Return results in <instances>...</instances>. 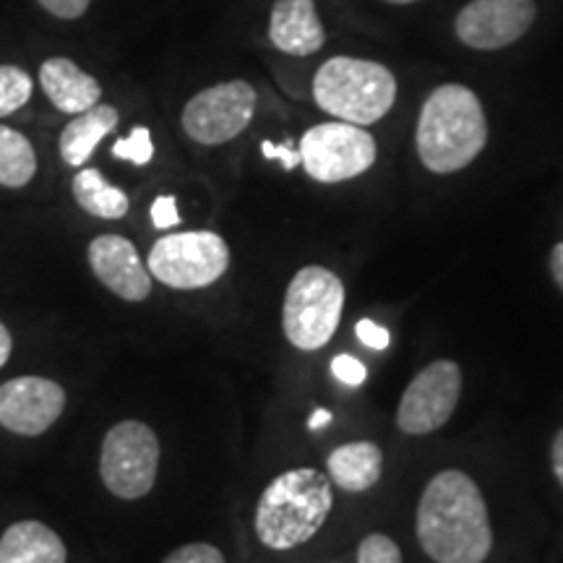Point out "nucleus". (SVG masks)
<instances>
[{"mask_svg": "<svg viewBox=\"0 0 563 563\" xmlns=\"http://www.w3.org/2000/svg\"><path fill=\"white\" fill-rule=\"evenodd\" d=\"M37 175V154L32 141L16 129L0 125V186L24 188Z\"/></svg>", "mask_w": 563, "mask_h": 563, "instance_id": "aec40b11", "label": "nucleus"}, {"mask_svg": "<svg viewBox=\"0 0 563 563\" xmlns=\"http://www.w3.org/2000/svg\"><path fill=\"white\" fill-rule=\"evenodd\" d=\"M313 100L336 121L373 125L397 102V79L384 63L336 55L313 76Z\"/></svg>", "mask_w": 563, "mask_h": 563, "instance_id": "20e7f679", "label": "nucleus"}, {"mask_svg": "<svg viewBox=\"0 0 563 563\" xmlns=\"http://www.w3.org/2000/svg\"><path fill=\"white\" fill-rule=\"evenodd\" d=\"M32 76L19 66H0V118L13 115L32 100Z\"/></svg>", "mask_w": 563, "mask_h": 563, "instance_id": "412c9836", "label": "nucleus"}, {"mask_svg": "<svg viewBox=\"0 0 563 563\" xmlns=\"http://www.w3.org/2000/svg\"><path fill=\"white\" fill-rule=\"evenodd\" d=\"M415 534L433 563H485L493 548L488 504L462 470H443L422 488Z\"/></svg>", "mask_w": 563, "mask_h": 563, "instance_id": "f257e3e1", "label": "nucleus"}, {"mask_svg": "<svg viewBox=\"0 0 563 563\" xmlns=\"http://www.w3.org/2000/svg\"><path fill=\"white\" fill-rule=\"evenodd\" d=\"M538 19L534 0H470L454 19V34L464 47L493 53L514 45Z\"/></svg>", "mask_w": 563, "mask_h": 563, "instance_id": "9b49d317", "label": "nucleus"}, {"mask_svg": "<svg viewBox=\"0 0 563 563\" xmlns=\"http://www.w3.org/2000/svg\"><path fill=\"white\" fill-rule=\"evenodd\" d=\"M159 473V439L146 422L121 420L110 428L100 452V477L112 496L139 501L152 493Z\"/></svg>", "mask_w": 563, "mask_h": 563, "instance_id": "0eeeda50", "label": "nucleus"}, {"mask_svg": "<svg viewBox=\"0 0 563 563\" xmlns=\"http://www.w3.org/2000/svg\"><path fill=\"white\" fill-rule=\"evenodd\" d=\"M384 3H391V5H410V3H418V0H384Z\"/></svg>", "mask_w": 563, "mask_h": 563, "instance_id": "72a5a7b5", "label": "nucleus"}, {"mask_svg": "<svg viewBox=\"0 0 563 563\" xmlns=\"http://www.w3.org/2000/svg\"><path fill=\"white\" fill-rule=\"evenodd\" d=\"M355 334L361 336V342L365 344V347H368V350H378V352L389 347V340H391L389 332H386V329L382 327V323L368 321V319L357 321Z\"/></svg>", "mask_w": 563, "mask_h": 563, "instance_id": "cd10ccee", "label": "nucleus"}, {"mask_svg": "<svg viewBox=\"0 0 563 563\" xmlns=\"http://www.w3.org/2000/svg\"><path fill=\"white\" fill-rule=\"evenodd\" d=\"M548 266H551L553 282L559 285V290L563 292V241L555 243L551 249V256H548Z\"/></svg>", "mask_w": 563, "mask_h": 563, "instance_id": "7c9ffc66", "label": "nucleus"}, {"mask_svg": "<svg viewBox=\"0 0 563 563\" xmlns=\"http://www.w3.org/2000/svg\"><path fill=\"white\" fill-rule=\"evenodd\" d=\"M327 422H332V412H329V410H316L311 415V420H308V428H311V431H319V428L327 426Z\"/></svg>", "mask_w": 563, "mask_h": 563, "instance_id": "473e14b6", "label": "nucleus"}, {"mask_svg": "<svg viewBox=\"0 0 563 563\" xmlns=\"http://www.w3.org/2000/svg\"><path fill=\"white\" fill-rule=\"evenodd\" d=\"M256 89L249 81L232 79L201 89L186 102L180 125L186 136L201 146H220L238 139L256 115Z\"/></svg>", "mask_w": 563, "mask_h": 563, "instance_id": "1a4fd4ad", "label": "nucleus"}, {"mask_svg": "<svg viewBox=\"0 0 563 563\" xmlns=\"http://www.w3.org/2000/svg\"><path fill=\"white\" fill-rule=\"evenodd\" d=\"M344 311V285L327 266H302L295 272L282 306L287 342L302 352H316L332 342Z\"/></svg>", "mask_w": 563, "mask_h": 563, "instance_id": "39448f33", "label": "nucleus"}, {"mask_svg": "<svg viewBox=\"0 0 563 563\" xmlns=\"http://www.w3.org/2000/svg\"><path fill=\"white\" fill-rule=\"evenodd\" d=\"M357 563H402V551L389 534L371 532L357 545Z\"/></svg>", "mask_w": 563, "mask_h": 563, "instance_id": "5701e85b", "label": "nucleus"}, {"mask_svg": "<svg viewBox=\"0 0 563 563\" xmlns=\"http://www.w3.org/2000/svg\"><path fill=\"white\" fill-rule=\"evenodd\" d=\"M332 373L340 382L350 386H361L365 382V376H368L365 365L361 361H355L352 355H336L332 361Z\"/></svg>", "mask_w": 563, "mask_h": 563, "instance_id": "bb28decb", "label": "nucleus"}, {"mask_svg": "<svg viewBox=\"0 0 563 563\" xmlns=\"http://www.w3.org/2000/svg\"><path fill=\"white\" fill-rule=\"evenodd\" d=\"M488 144V118L481 97L464 84H441L422 102L415 150L426 170L452 175L473 165Z\"/></svg>", "mask_w": 563, "mask_h": 563, "instance_id": "f03ea898", "label": "nucleus"}, {"mask_svg": "<svg viewBox=\"0 0 563 563\" xmlns=\"http://www.w3.org/2000/svg\"><path fill=\"white\" fill-rule=\"evenodd\" d=\"M551 467H553L555 481H559L563 488V428L555 433V439L551 443Z\"/></svg>", "mask_w": 563, "mask_h": 563, "instance_id": "c756f323", "label": "nucleus"}, {"mask_svg": "<svg viewBox=\"0 0 563 563\" xmlns=\"http://www.w3.org/2000/svg\"><path fill=\"white\" fill-rule=\"evenodd\" d=\"M152 214V224L157 230H173L180 224V214H178V201H175V196H157L150 209Z\"/></svg>", "mask_w": 563, "mask_h": 563, "instance_id": "393cba45", "label": "nucleus"}, {"mask_svg": "<svg viewBox=\"0 0 563 563\" xmlns=\"http://www.w3.org/2000/svg\"><path fill=\"white\" fill-rule=\"evenodd\" d=\"M70 191L79 207L91 217H100V220H123L129 214L131 201L125 191L118 186H112L110 180H104V175L95 167H81L74 175L70 183Z\"/></svg>", "mask_w": 563, "mask_h": 563, "instance_id": "6ab92c4d", "label": "nucleus"}, {"mask_svg": "<svg viewBox=\"0 0 563 563\" xmlns=\"http://www.w3.org/2000/svg\"><path fill=\"white\" fill-rule=\"evenodd\" d=\"M37 3L55 19L76 21L89 11L91 0H37Z\"/></svg>", "mask_w": 563, "mask_h": 563, "instance_id": "a878e982", "label": "nucleus"}, {"mask_svg": "<svg viewBox=\"0 0 563 563\" xmlns=\"http://www.w3.org/2000/svg\"><path fill=\"white\" fill-rule=\"evenodd\" d=\"M11 350H13L11 332H9V329H5V323L0 321V368H3V365L9 363V357H11Z\"/></svg>", "mask_w": 563, "mask_h": 563, "instance_id": "2f4dec72", "label": "nucleus"}, {"mask_svg": "<svg viewBox=\"0 0 563 563\" xmlns=\"http://www.w3.org/2000/svg\"><path fill=\"white\" fill-rule=\"evenodd\" d=\"M87 258L95 277L121 300L141 302L152 295V274L129 238L112 232L97 235L89 243Z\"/></svg>", "mask_w": 563, "mask_h": 563, "instance_id": "ddd939ff", "label": "nucleus"}, {"mask_svg": "<svg viewBox=\"0 0 563 563\" xmlns=\"http://www.w3.org/2000/svg\"><path fill=\"white\" fill-rule=\"evenodd\" d=\"M40 84L55 108L68 115L95 108L102 100V87L95 76L70 58H47L40 66Z\"/></svg>", "mask_w": 563, "mask_h": 563, "instance_id": "2eb2a0df", "label": "nucleus"}, {"mask_svg": "<svg viewBox=\"0 0 563 563\" xmlns=\"http://www.w3.org/2000/svg\"><path fill=\"white\" fill-rule=\"evenodd\" d=\"M269 42L279 53L308 58L319 53L327 32L313 0H274L269 13Z\"/></svg>", "mask_w": 563, "mask_h": 563, "instance_id": "4468645a", "label": "nucleus"}, {"mask_svg": "<svg viewBox=\"0 0 563 563\" xmlns=\"http://www.w3.org/2000/svg\"><path fill=\"white\" fill-rule=\"evenodd\" d=\"M152 279L173 290H201L230 269V249L211 230L162 235L150 251Z\"/></svg>", "mask_w": 563, "mask_h": 563, "instance_id": "423d86ee", "label": "nucleus"}, {"mask_svg": "<svg viewBox=\"0 0 563 563\" xmlns=\"http://www.w3.org/2000/svg\"><path fill=\"white\" fill-rule=\"evenodd\" d=\"M112 157L131 162V165H136V167L150 165L154 157V144H152L150 129H146V125H136V129L131 131L129 139H118L115 144H112Z\"/></svg>", "mask_w": 563, "mask_h": 563, "instance_id": "4be33fe9", "label": "nucleus"}, {"mask_svg": "<svg viewBox=\"0 0 563 563\" xmlns=\"http://www.w3.org/2000/svg\"><path fill=\"white\" fill-rule=\"evenodd\" d=\"M332 488L329 475L313 467H295L277 475L256 504V538L269 551H292L308 543L332 514Z\"/></svg>", "mask_w": 563, "mask_h": 563, "instance_id": "7ed1b4c3", "label": "nucleus"}, {"mask_svg": "<svg viewBox=\"0 0 563 563\" xmlns=\"http://www.w3.org/2000/svg\"><path fill=\"white\" fill-rule=\"evenodd\" d=\"M118 110L112 104H95V108L79 112L60 133V157L70 167H84L91 159L100 141L115 131Z\"/></svg>", "mask_w": 563, "mask_h": 563, "instance_id": "a211bd4d", "label": "nucleus"}, {"mask_svg": "<svg viewBox=\"0 0 563 563\" xmlns=\"http://www.w3.org/2000/svg\"><path fill=\"white\" fill-rule=\"evenodd\" d=\"M329 481L347 493H365L382 481L384 452L373 441H352L334 449L327 460Z\"/></svg>", "mask_w": 563, "mask_h": 563, "instance_id": "dca6fc26", "label": "nucleus"}, {"mask_svg": "<svg viewBox=\"0 0 563 563\" xmlns=\"http://www.w3.org/2000/svg\"><path fill=\"white\" fill-rule=\"evenodd\" d=\"M162 563H228L220 548L209 543H188L175 548V551L167 555Z\"/></svg>", "mask_w": 563, "mask_h": 563, "instance_id": "b1692460", "label": "nucleus"}, {"mask_svg": "<svg viewBox=\"0 0 563 563\" xmlns=\"http://www.w3.org/2000/svg\"><path fill=\"white\" fill-rule=\"evenodd\" d=\"M462 397V368L454 361H433L407 386L397 407V428L407 435H428L452 420Z\"/></svg>", "mask_w": 563, "mask_h": 563, "instance_id": "9d476101", "label": "nucleus"}, {"mask_svg": "<svg viewBox=\"0 0 563 563\" xmlns=\"http://www.w3.org/2000/svg\"><path fill=\"white\" fill-rule=\"evenodd\" d=\"M66 410V391L58 382L21 376L0 384V428L16 435H42Z\"/></svg>", "mask_w": 563, "mask_h": 563, "instance_id": "f8f14e48", "label": "nucleus"}, {"mask_svg": "<svg viewBox=\"0 0 563 563\" xmlns=\"http://www.w3.org/2000/svg\"><path fill=\"white\" fill-rule=\"evenodd\" d=\"M262 152H264L266 159H279L285 170H292V167H298V162H300V154L292 152L287 144L285 146H274L272 141H264Z\"/></svg>", "mask_w": 563, "mask_h": 563, "instance_id": "c85d7f7f", "label": "nucleus"}, {"mask_svg": "<svg viewBox=\"0 0 563 563\" xmlns=\"http://www.w3.org/2000/svg\"><path fill=\"white\" fill-rule=\"evenodd\" d=\"M60 534L37 519L11 525L0 534V563H66Z\"/></svg>", "mask_w": 563, "mask_h": 563, "instance_id": "f3484780", "label": "nucleus"}, {"mask_svg": "<svg viewBox=\"0 0 563 563\" xmlns=\"http://www.w3.org/2000/svg\"><path fill=\"white\" fill-rule=\"evenodd\" d=\"M302 170L319 183H344L368 173L376 162V139L363 125L329 121L308 129L300 139Z\"/></svg>", "mask_w": 563, "mask_h": 563, "instance_id": "6e6552de", "label": "nucleus"}]
</instances>
